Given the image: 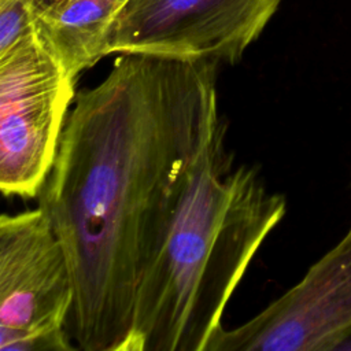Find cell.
<instances>
[{
  "label": "cell",
  "instance_id": "obj_9",
  "mask_svg": "<svg viewBox=\"0 0 351 351\" xmlns=\"http://www.w3.org/2000/svg\"><path fill=\"white\" fill-rule=\"evenodd\" d=\"M37 0H0V4H34Z\"/></svg>",
  "mask_w": 351,
  "mask_h": 351
},
{
  "label": "cell",
  "instance_id": "obj_7",
  "mask_svg": "<svg viewBox=\"0 0 351 351\" xmlns=\"http://www.w3.org/2000/svg\"><path fill=\"white\" fill-rule=\"evenodd\" d=\"M128 0H38L34 29L66 74L81 71L106 56L110 29Z\"/></svg>",
  "mask_w": 351,
  "mask_h": 351
},
{
  "label": "cell",
  "instance_id": "obj_2",
  "mask_svg": "<svg viewBox=\"0 0 351 351\" xmlns=\"http://www.w3.org/2000/svg\"><path fill=\"white\" fill-rule=\"evenodd\" d=\"M223 117L208 134L144 274L125 351H206L258 250L287 213L259 170L236 163Z\"/></svg>",
  "mask_w": 351,
  "mask_h": 351
},
{
  "label": "cell",
  "instance_id": "obj_6",
  "mask_svg": "<svg viewBox=\"0 0 351 351\" xmlns=\"http://www.w3.org/2000/svg\"><path fill=\"white\" fill-rule=\"evenodd\" d=\"M351 328V226L303 278L244 324L221 328L206 351H328Z\"/></svg>",
  "mask_w": 351,
  "mask_h": 351
},
{
  "label": "cell",
  "instance_id": "obj_4",
  "mask_svg": "<svg viewBox=\"0 0 351 351\" xmlns=\"http://www.w3.org/2000/svg\"><path fill=\"white\" fill-rule=\"evenodd\" d=\"M74 284L66 251L41 207L0 217V351L74 350L67 319Z\"/></svg>",
  "mask_w": 351,
  "mask_h": 351
},
{
  "label": "cell",
  "instance_id": "obj_8",
  "mask_svg": "<svg viewBox=\"0 0 351 351\" xmlns=\"http://www.w3.org/2000/svg\"><path fill=\"white\" fill-rule=\"evenodd\" d=\"M328 351H351V328L336 337L328 347Z\"/></svg>",
  "mask_w": 351,
  "mask_h": 351
},
{
  "label": "cell",
  "instance_id": "obj_1",
  "mask_svg": "<svg viewBox=\"0 0 351 351\" xmlns=\"http://www.w3.org/2000/svg\"><path fill=\"white\" fill-rule=\"evenodd\" d=\"M217 75L207 59L119 53L75 95L38 207L69 259L81 350L126 348L138 285L222 118Z\"/></svg>",
  "mask_w": 351,
  "mask_h": 351
},
{
  "label": "cell",
  "instance_id": "obj_3",
  "mask_svg": "<svg viewBox=\"0 0 351 351\" xmlns=\"http://www.w3.org/2000/svg\"><path fill=\"white\" fill-rule=\"evenodd\" d=\"M75 81L36 29L0 53V189L38 197L53 166Z\"/></svg>",
  "mask_w": 351,
  "mask_h": 351
},
{
  "label": "cell",
  "instance_id": "obj_5",
  "mask_svg": "<svg viewBox=\"0 0 351 351\" xmlns=\"http://www.w3.org/2000/svg\"><path fill=\"white\" fill-rule=\"evenodd\" d=\"M281 0H128L106 43L110 53L236 63Z\"/></svg>",
  "mask_w": 351,
  "mask_h": 351
}]
</instances>
